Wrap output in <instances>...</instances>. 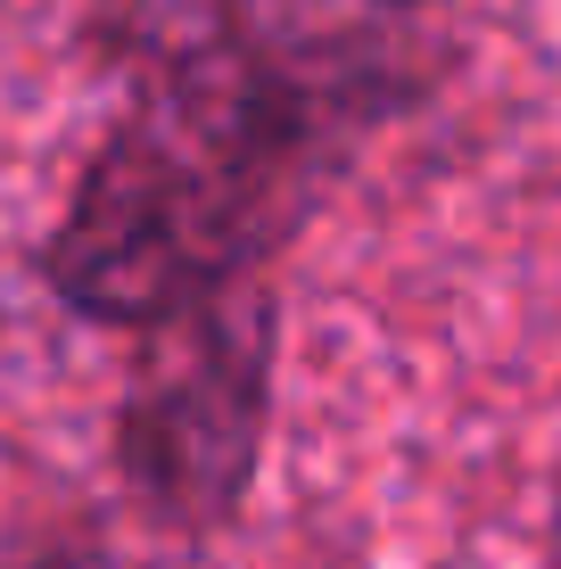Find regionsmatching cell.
Returning <instances> with one entry per match:
<instances>
[{"label":"cell","mask_w":561,"mask_h":569,"mask_svg":"<svg viewBox=\"0 0 561 569\" xmlns=\"http://www.w3.org/2000/svg\"><path fill=\"white\" fill-rule=\"evenodd\" d=\"M553 553H561V512H553Z\"/></svg>","instance_id":"cell-1"}]
</instances>
